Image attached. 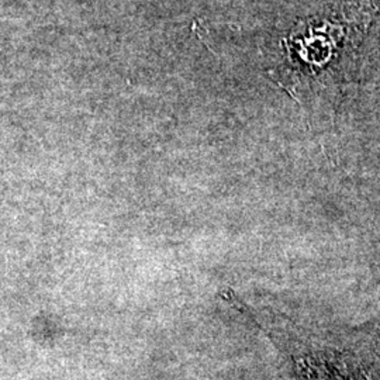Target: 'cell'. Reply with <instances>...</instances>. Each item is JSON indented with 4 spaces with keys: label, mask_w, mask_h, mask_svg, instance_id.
<instances>
[{
    "label": "cell",
    "mask_w": 380,
    "mask_h": 380,
    "mask_svg": "<svg viewBox=\"0 0 380 380\" xmlns=\"http://www.w3.org/2000/svg\"><path fill=\"white\" fill-rule=\"evenodd\" d=\"M299 373L303 380H355L344 368L332 365L331 358L323 355H300Z\"/></svg>",
    "instance_id": "1"
}]
</instances>
